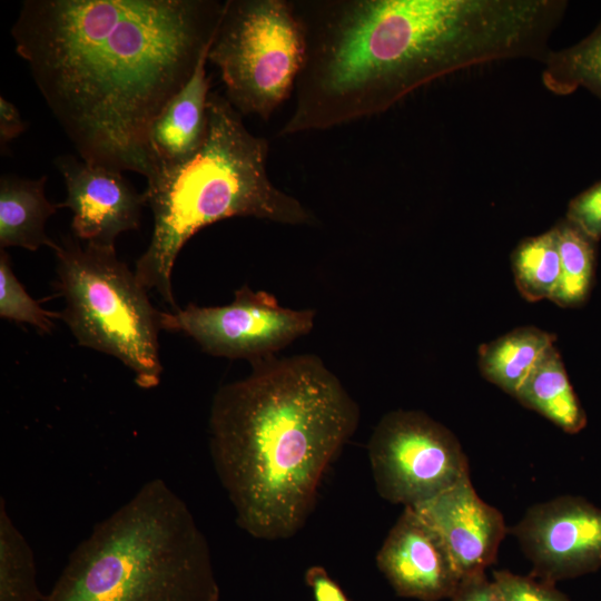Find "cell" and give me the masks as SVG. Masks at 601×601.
I'll return each mask as SVG.
<instances>
[{"mask_svg":"<svg viewBox=\"0 0 601 601\" xmlns=\"http://www.w3.org/2000/svg\"><path fill=\"white\" fill-rule=\"evenodd\" d=\"M0 316L17 323H28L41 333H51L53 319L60 313L43 309L16 277L8 254L0 252Z\"/></svg>","mask_w":601,"mask_h":601,"instance_id":"obj_22","label":"cell"},{"mask_svg":"<svg viewBox=\"0 0 601 601\" xmlns=\"http://www.w3.org/2000/svg\"><path fill=\"white\" fill-rule=\"evenodd\" d=\"M553 227L558 238L561 273L550 300L561 307H577L585 302L591 290L597 242L566 218Z\"/></svg>","mask_w":601,"mask_h":601,"instance_id":"obj_19","label":"cell"},{"mask_svg":"<svg viewBox=\"0 0 601 601\" xmlns=\"http://www.w3.org/2000/svg\"><path fill=\"white\" fill-rule=\"evenodd\" d=\"M367 451L378 494L404 506L426 502L470 475L456 436L420 411L385 414Z\"/></svg>","mask_w":601,"mask_h":601,"instance_id":"obj_8","label":"cell"},{"mask_svg":"<svg viewBox=\"0 0 601 601\" xmlns=\"http://www.w3.org/2000/svg\"><path fill=\"white\" fill-rule=\"evenodd\" d=\"M452 601H502L493 581L484 572L465 577L451 597Z\"/></svg>","mask_w":601,"mask_h":601,"instance_id":"obj_25","label":"cell"},{"mask_svg":"<svg viewBox=\"0 0 601 601\" xmlns=\"http://www.w3.org/2000/svg\"><path fill=\"white\" fill-rule=\"evenodd\" d=\"M305 581L315 601H349L338 583L321 565L309 566L305 572Z\"/></svg>","mask_w":601,"mask_h":601,"instance_id":"obj_26","label":"cell"},{"mask_svg":"<svg viewBox=\"0 0 601 601\" xmlns=\"http://www.w3.org/2000/svg\"><path fill=\"white\" fill-rule=\"evenodd\" d=\"M565 218L593 240L601 238V180L571 199Z\"/></svg>","mask_w":601,"mask_h":601,"instance_id":"obj_24","label":"cell"},{"mask_svg":"<svg viewBox=\"0 0 601 601\" xmlns=\"http://www.w3.org/2000/svg\"><path fill=\"white\" fill-rule=\"evenodd\" d=\"M305 53L294 1L227 0L208 61L218 68L233 107L267 121L294 93Z\"/></svg>","mask_w":601,"mask_h":601,"instance_id":"obj_7","label":"cell"},{"mask_svg":"<svg viewBox=\"0 0 601 601\" xmlns=\"http://www.w3.org/2000/svg\"><path fill=\"white\" fill-rule=\"evenodd\" d=\"M208 50L200 57L189 81L167 102L149 129L148 152L152 173L158 167L187 160L205 140L210 95V79L206 73Z\"/></svg>","mask_w":601,"mask_h":601,"instance_id":"obj_14","label":"cell"},{"mask_svg":"<svg viewBox=\"0 0 601 601\" xmlns=\"http://www.w3.org/2000/svg\"><path fill=\"white\" fill-rule=\"evenodd\" d=\"M227 98L210 92L207 131L187 160L161 166L147 178L145 197L154 228L135 274L147 289L178 309L171 287L176 258L187 240L216 221L254 217L285 225H309L313 214L277 188L268 176V141L253 135Z\"/></svg>","mask_w":601,"mask_h":601,"instance_id":"obj_4","label":"cell"},{"mask_svg":"<svg viewBox=\"0 0 601 601\" xmlns=\"http://www.w3.org/2000/svg\"><path fill=\"white\" fill-rule=\"evenodd\" d=\"M26 129L19 110L17 107L6 99L0 97V145L1 148L17 138Z\"/></svg>","mask_w":601,"mask_h":601,"instance_id":"obj_27","label":"cell"},{"mask_svg":"<svg viewBox=\"0 0 601 601\" xmlns=\"http://www.w3.org/2000/svg\"><path fill=\"white\" fill-rule=\"evenodd\" d=\"M511 260L515 285L523 298L529 302L552 298L561 273L554 227L521 240Z\"/></svg>","mask_w":601,"mask_h":601,"instance_id":"obj_20","label":"cell"},{"mask_svg":"<svg viewBox=\"0 0 601 601\" xmlns=\"http://www.w3.org/2000/svg\"><path fill=\"white\" fill-rule=\"evenodd\" d=\"M250 365L247 377L214 396L210 455L238 526L256 539L284 540L305 525L361 413L314 354L269 355Z\"/></svg>","mask_w":601,"mask_h":601,"instance_id":"obj_2","label":"cell"},{"mask_svg":"<svg viewBox=\"0 0 601 601\" xmlns=\"http://www.w3.org/2000/svg\"><path fill=\"white\" fill-rule=\"evenodd\" d=\"M502 601H570L554 583L533 575H519L506 570L494 571L492 580Z\"/></svg>","mask_w":601,"mask_h":601,"instance_id":"obj_23","label":"cell"},{"mask_svg":"<svg viewBox=\"0 0 601 601\" xmlns=\"http://www.w3.org/2000/svg\"><path fill=\"white\" fill-rule=\"evenodd\" d=\"M541 62L542 83L550 92L566 96L584 88L601 100V22L575 45L550 50Z\"/></svg>","mask_w":601,"mask_h":601,"instance_id":"obj_18","label":"cell"},{"mask_svg":"<svg viewBox=\"0 0 601 601\" xmlns=\"http://www.w3.org/2000/svg\"><path fill=\"white\" fill-rule=\"evenodd\" d=\"M555 336L534 326L515 328L479 348L482 375L515 397Z\"/></svg>","mask_w":601,"mask_h":601,"instance_id":"obj_17","label":"cell"},{"mask_svg":"<svg viewBox=\"0 0 601 601\" xmlns=\"http://www.w3.org/2000/svg\"><path fill=\"white\" fill-rule=\"evenodd\" d=\"M314 309H292L265 290L243 285L223 306L188 304L184 309L161 312V328L194 338L206 353L249 362L275 355L308 334Z\"/></svg>","mask_w":601,"mask_h":601,"instance_id":"obj_9","label":"cell"},{"mask_svg":"<svg viewBox=\"0 0 601 601\" xmlns=\"http://www.w3.org/2000/svg\"><path fill=\"white\" fill-rule=\"evenodd\" d=\"M208 542L160 479L96 523L41 601H219Z\"/></svg>","mask_w":601,"mask_h":601,"instance_id":"obj_5","label":"cell"},{"mask_svg":"<svg viewBox=\"0 0 601 601\" xmlns=\"http://www.w3.org/2000/svg\"><path fill=\"white\" fill-rule=\"evenodd\" d=\"M514 398L565 433H579L587 425L585 412L554 345L540 358Z\"/></svg>","mask_w":601,"mask_h":601,"instance_id":"obj_16","label":"cell"},{"mask_svg":"<svg viewBox=\"0 0 601 601\" xmlns=\"http://www.w3.org/2000/svg\"><path fill=\"white\" fill-rule=\"evenodd\" d=\"M224 8L217 0H24L11 35L81 159L148 178L149 129L191 78Z\"/></svg>","mask_w":601,"mask_h":601,"instance_id":"obj_1","label":"cell"},{"mask_svg":"<svg viewBox=\"0 0 601 601\" xmlns=\"http://www.w3.org/2000/svg\"><path fill=\"white\" fill-rule=\"evenodd\" d=\"M47 177L23 179L2 176L0 180V246L22 247L37 250L49 246L53 250L58 244L45 231L47 219L59 208L45 196Z\"/></svg>","mask_w":601,"mask_h":601,"instance_id":"obj_15","label":"cell"},{"mask_svg":"<svg viewBox=\"0 0 601 601\" xmlns=\"http://www.w3.org/2000/svg\"><path fill=\"white\" fill-rule=\"evenodd\" d=\"M306 53L278 136L380 115L443 76L485 63L486 18L473 0L296 1Z\"/></svg>","mask_w":601,"mask_h":601,"instance_id":"obj_3","label":"cell"},{"mask_svg":"<svg viewBox=\"0 0 601 601\" xmlns=\"http://www.w3.org/2000/svg\"><path fill=\"white\" fill-rule=\"evenodd\" d=\"M411 508L439 533L462 579L495 562L508 528L502 513L477 495L470 475Z\"/></svg>","mask_w":601,"mask_h":601,"instance_id":"obj_13","label":"cell"},{"mask_svg":"<svg viewBox=\"0 0 601 601\" xmlns=\"http://www.w3.org/2000/svg\"><path fill=\"white\" fill-rule=\"evenodd\" d=\"M55 253L57 287L66 303L60 318L78 344L120 359L138 386H157L161 312L136 274L118 259L115 247L82 246L78 238H67Z\"/></svg>","mask_w":601,"mask_h":601,"instance_id":"obj_6","label":"cell"},{"mask_svg":"<svg viewBox=\"0 0 601 601\" xmlns=\"http://www.w3.org/2000/svg\"><path fill=\"white\" fill-rule=\"evenodd\" d=\"M33 552L0 500V601H41Z\"/></svg>","mask_w":601,"mask_h":601,"instance_id":"obj_21","label":"cell"},{"mask_svg":"<svg viewBox=\"0 0 601 601\" xmlns=\"http://www.w3.org/2000/svg\"><path fill=\"white\" fill-rule=\"evenodd\" d=\"M511 533L540 580L555 584L601 568V508L581 496L530 506Z\"/></svg>","mask_w":601,"mask_h":601,"instance_id":"obj_10","label":"cell"},{"mask_svg":"<svg viewBox=\"0 0 601 601\" xmlns=\"http://www.w3.org/2000/svg\"><path fill=\"white\" fill-rule=\"evenodd\" d=\"M378 570L405 598H451L462 577L439 533L411 506L390 530L376 555Z\"/></svg>","mask_w":601,"mask_h":601,"instance_id":"obj_12","label":"cell"},{"mask_svg":"<svg viewBox=\"0 0 601 601\" xmlns=\"http://www.w3.org/2000/svg\"><path fill=\"white\" fill-rule=\"evenodd\" d=\"M55 162L67 188L66 199L57 206L72 211L76 238L99 247H115L119 234L139 228L146 197L120 170L91 165L71 155L59 156Z\"/></svg>","mask_w":601,"mask_h":601,"instance_id":"obj_11","label":"cell"}]
</instances>
